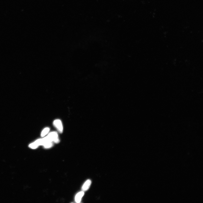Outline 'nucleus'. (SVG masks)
I'll list each match as a JSON object with an SVG mask.
<instances>
[{
    "mask_svg": "<svg viewBox=\"0 0 203 203\" xmlns=\"http://www.w3.org/2000/svg\"><path fill=\"white\" fill-rule=\"evenodd\" d=\"M38 146L34 142L30 144L29 145V147L33 149H36L38 147Z\"/></svg>",
    "mask_w": 203,
    "mask_h": 203,
    "instance_id": "0eeeda50",
    "label": "nucleus"
},
{
    "mask_svg": "<svg viewBox=\"0 0 203 203\" xmlns=\"http://www.w3.org/2000/svg\"><path fill=\"white\" fill-rule=\"evenodd\" d=\"M84 193L83 192H81L78 193L75 197V200L77 203H79L81 201L82 198L83 196Z\"/></svg>",
    "mask_w": 203,
    "mask_h": 203,
    "instance_id": "20e7f679",
    "label": "nucleus"
},
{
    "mask_svg": "<svg viewBox=\"0 0 203 203\" xmlns=\"http://www.w3.org/2000/svg\"><path fill=\"white\" fill-rule=\"evenodd\" d=\"M50 130V128H49L47 127L45 128L42 131L41 134V136L42 137H44L48 133Z\"/></svg>",
    "mask_w": 203,
    "mask_h": 203,
    "instance_id": "39448f33",
    "label": "nucleus"
},
{
    "mask_svg": "<svg viewBox=\"0 0 203 203\" xmlns=\"http://www.w3.org/2000/svg\"><path fill=\"white\" fill-rule=\"evenodd\" d=\"M53 124L58 131L60 133H62L63 132V126L61 120L59 119L55 120L53 122Z\"/></svg>",
    "mask_w": 203,
    "mask_h": 203,
    "instance_id": "f03ea898",
    "label": "nucleus"
},
{
    "mask_svg": "<svg viewBox=\"0 0 203 203\" xmlns=\"http://www.w3.org/2000/svg\"><path fill=\"white\" fill-rule=\"evenodd\" d=\"M46 137L49 142H54L56 143H58L60 142L58 134L56 132H53L50 133Z\"/></svg>",
    "mask_w": 203,
    "mask_h": 203,
    "instance_id": "f257e3e1",
    "label": "nucleus"
},
{
    "mask_svg": "<svg viewBox=\"0 0 203 203\" xmlns=\"http://www.w3.org/2000/svg\"><path fill=\"white\" fill-rule=\"evenodd\" d=\"M91 184V180H88L85 182L82 188V189L84 191H86L88 190Z\"/></svg>",
    "mask_w": 203,
    "mask_h": 203,
    "instance_id": "7ed1b4c3",
    "label": "nucleus"
},
{
    "mask_svg": "<svg viewBox=\"0 0 203 203\" xmlns=\"http://www.w3.org/2000/svg\"><path fill=\"white\" fill-rule=\"evenodd\" d=\"M53 144L52 142H47L46 144H45L44 145V146L45 148H49L53 146Z\"/></svg>",
    "mask_w": 203,
    "mask_h": 203,
    "instance_id": "423d86ee",
    "label": "nucleus"
}]
</instances>
